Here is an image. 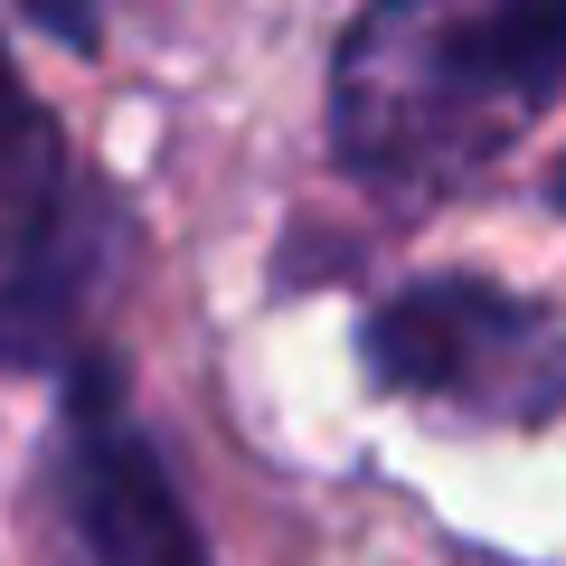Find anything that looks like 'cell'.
<instances>
[{"instance_id": "6da1fadb", "label": "cell", "mask_w": 566, "mask_h": 566, "mask_svg": "<svg viewBox=\"0 0 566 566\" xmlns=\"http://www.w3.org/2000/svg\"><path fill=\"white\" fill-rule=\"evenodd\" d=\"M566 85V0H378L331 66V142L378 189H463Z\"/></svg>"}, {"instance_id": "277c9868", "label": "cell", "mask_w": 566, "mask_h": 566, "mask_svg": "<svg viewBox=\"0 0 566 566\" xmlns=\"http://www.w3.org/2000/svg\"><path fill=\"white\" fill-rule=\"evenodd\" d=\"M95 255H104V227L85 218V208H66L39 237L0 245V368L66 359L76 312H85V293H95Z\"/></svg>"}, {"instance_id": "3957f363", "label": "cell", "mask_w": 566, "mask_h": 566, "mask_svg": "<svg viewBox=\"0 0 566 566\" xmlns=\"http://www.w3.org/2000/svg\"><path fill=\"white\" fill-rule=\"evenodd\" d=\"M66 510L95 566H208L180 482L161 472L151 434L123 416L104 368H76L66 387Z\"/></svg>"}, {"instance_id": "7a4b0ae2", "label": "cell", "mask_w": 566, "mask_h": 566, "mask_svg": "<svg viewBox=\"0 0 566 566\" xmlns=\"http://www.w3.org/2000/svg\"><path fill=\"white\" fill-rule=\"evenodd\" d=\"M359 349L378 387L482 416V424H538L566 406V331L538 303H520L501 283H472V274L406 283L397 303L368 312Z\"/></svg>"}, {"instance_id": "5b68a950", "label": "cell", "mask_w": 566, "mask_h": 566, "mask_svg": "<svg viewBox=\"0 0 566 566\" xmlns=\"http://www.w3.org/2000/svg\"><path fill=\"white\" fill-rule=\"evenodd\" d=\"M48 218H66V161H57L48 114L29 104V85L10 76V57H0V245L39 237Z\"/></svg>"}, {"instance_id": "52a82bcc", "label": "cell", "mask_w": 566, "mask_h": 566, "mask_svg": "<svg viewBox=\"0 0 566 566\" xmlns=\"http://www.w3.org/2000/svg\"><path fill=\"white\" fill-rule=\"evenodd\" d=\"M557 199H566V170H557Z\"/></svg>"}, {"instance_id": "8992f818", "label": "cell", "mask_w": 566, "mask_h": 566, "mask_svg": "<svg viewBox=\"0 0 566 566\" xmlns=\"http://www.w3.org/2000/svg\"><path fill=\"white\" fill-rule=\"evenodd\" d=\"M20 10L66 48H95V29H104V0H20Z\"/></svg>"}]
</instances>
